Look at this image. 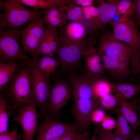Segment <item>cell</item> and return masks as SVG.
Wrapping results in <instances>:
<instances>
[{"instance_id":"obj_1","label":"cell","mask_w":140,"mask_h":140,"mask_svg":"<svg viewBox=\"0 0 140 140\" xmlns=\"http://www.w3.org/2000/svg\"><path fill=\"white\" fill-rule=\"evenodd\" d=\"M23 65L14 73L8 86L0 92L13 115L28 105L33 97L32 63L23 61Z\"/></svg>"},{"instance_id":"obj_2","label":"cell","mask_w":140,"mask_h":140,"mask_svg":"<svg viewBox=\"0 0 140 140\" xmlns=\"http://www.w3.org/2000/svg\"><path fill=\"white\" fill-rule=\"evenodd\" d=\"M59 40L56 52L57 59L63 70L71 71L80 63L88 48L94 45L96 37L90 34L87 38L79 41H72L64 35L59 34Z\"/></svg>"},{"instance_id":"obj_3","label":"cell","mask_w":140,"mask_h":140,"mask_svg":"<svg viewBox=\"0 0 140 140\" xmlns=\"http://www.w3.org/2000/svg\"><path fill=\"white\" fill-rule=\"evenodd\" d=\"M0 8L5 10L3 13L1 14V29L5 26L19 27L36 20L45 12V9L40 11L27 9L18 0H9L6 3L0 0Z\"/></svg>"},{"instance_id":"obj_4","label":"cell","mask_w":140,"mask_h":140,"mask_svg":"<svg viewBox=\"0 0 140 140\" xmlns=\"http://www.w3.org/2000/svg\"><path fill=\"white\" fill-rule=\"evenodd\" d=\"M23 30L19 27L0 31V62L8 63L16 60L22 62L31 59L21 48L20 40Z\"/></svg>"},{"instance_id":"obj_5","label":"cell","mask_w":140,"mask_h":140,"mask_svg":"<svg viewBox=\"0 0 140 140\" xmlns=\"http://www.w3.org/2000/svg\"><path fill=\"white\" fill-rule=\"evenodd\" d=\"M38 59H32V74L33 88V98L36 106L39 110V116L46 115V109L50 91V77L42 73L37 66Z\"/></svg>"},{"instance_id":"obj_6","label":"cell","mask_w":140,"mask_h":140,"mask_svg":"<svg viewBox=\"0 0 140 140\" xmlns=\"http://www.w3.org/2000/svg\"><path fill=\"white\" fill-rule=\"evenodd\" d=\"M132 17L123 15L118 23L113 24L112 34L116 39L128 45L133 52L140 48V33Z\"/></svg>"},{"instance_id":"obj_7","label":"cell","mask_w":140,"mask_h":140,"mask_svg":"<svg viewBox=\"0 0 140 140\" xmlns=\"http://www.w3.org/2000/svg\"><path fill=\"white\" fill-rule=\"evenodd\" d=\"M73 96L70 85L66 81L57 80L50 90L46 109V116L55 119L60 111Z\"/></svg>"},{"instance_id":"obj_8","label":"cell","mask_w":140,"mask_h":140,"mask_svg":"<svg viewBox=\"0 0 140 140\" xmlns=\"http://www.w3.org/2000/svg\"><path fill=\"white\" fill-rule=\"evenodd\" d=\"M97 48L111 58L129 65L133 51L126 44L116 39L113 34H104Z\"/></svg>"},{"instance_id":"obj_9","label":"cell","mask_w":140,"mask_h":140,"mask_svg":"<svg viewBox=\"0 0 140 140\" xmlns=\"http://www.w3.org/2000/svg\"><path fill=\"white\" fill-rule=\"evenodd\" d=\"M43 17L29 23L23 30L22 42L23 50L34 57L44 35L46 29Z\"/></svg>"},{"instance_id":"obj_10","label":"cell","mask_w":140,"mask_h":140,"mask_svg":"<svg viewBox=\"0 0 140 140\" xmlns=\"http://www.w3.org/2000/svg\"><path fill=\"white\" fill-rule=\"evenodd\" d=\"M33 98L29 104L18 111L14 119L20 125L24 133V140H33L38 127L39 116Z\"/></svg>"},{"instance_id":"obj_11","label":"cell","mask_w":140,"mask_h":140,"mask_svg":"<svg viewBox=\"0 0 140 140\" xmlns=\"http://www.w3.org/2000/svg\"><path fill=\"white\" fill-rule=\"evenodd\" d=\"M74 129L73 125L46 116L43 122L37 128L36 140H54Z\"/></svg>"},{"instance_id":"obj_12","label":"cell","mask_w":140,"mask_h":140,"mask_svg":"<svg viewBox=\"0 0 140 140\" xmlns=\"http://www.w3.org/2000/svg\"><path fill=\"white\" fill-rule=\"evenodd\" d=\"M68 79L72 89L73 99H99L94 88V81L95 79L90 78L85 74L80 75L72 73Z\"/></svg>"},{"instance_id":"obj_13","label":"cell","mask_w":140,"mask_h":140,"mask_svg":"<svg viewBox=\"0 0 140 140\" xmlns=\"http://www.w3.org/2000/svg\"><path fill=\"white\" fill-rule=\"evenodd\" d=\"M120 0H99V13L92 24L90 34H95L98 31L103 29L111 22L116 14L117 6Z\"/></svg>"},{"instance_id":"obj_14","label":"cell","mask_w":140,"mask_h":140,"mask_svg":"<svg viewBox=\"0 0 140 140\" xmlns=\"http://www.w3.org/2000/svg\"><path fill=\"white\" fill-rule=\"evenodd\" d=\"M94 46H91L88 48L83 57L86 65L85 74L93 80L101 78L105 71L97 49Z\"/></svg>"},{"instance_id":"obj_15","label":"cell","mask_w":140,"mask_h":140,"mask_svg":"<svg viewBox=\"0 0 140 140\" xmlns=\"http://www.w3.org/2000/svg\"><path fill=\"white\" fill-rule=\"evenodd\" d=\"M59 40L56 29L47 27L40 44L33 59H39L41 55L54 56L56 54Z\"/></svg>"},{"instance_id":"obj_16","label":"cell","mask_w":140,"mask_h":140,"mask_svg":"<svg viewBox=\"0 0 140 140\" xmlns=\"http://www.w3.org/2000/svg\"><path fill=\"white\" fill-rule=\"evenodd\" d=\"M97 49L105 71L116 78H124L129 76L130 73L129 65L110 58Z\"/></svg>"},{"instance_id":"obj_17","label":"cell","mask_w":140,"mask_h":140,"mask_svg":"<svg viewBox=\"0 0 140 140\" xmlns=\"http://www.w3.org/2000/svg\"><path fill=\"white\" fill-rule=\"evenodd\" d=\"M59 34L64 35L70 40L79 41L85 39L88 31L83 24L72 22L59 27Z\"/></svg>"},{"instance_id":"obj_18","label":"cell","mask_w":140,"mask_h":140,"mask_svg":"<svg viewBox=\"0 0 140 140\" xmlns=\"http://www.w3.org/2000/svg\"><path fill=\"white\" fill-rule=\"evenodd\" d=\"M44 14V23L48 28L56 29L62 26L67 21L65 11L59 6L45 10Z\"/></svg>"},{"instance_id":"obj_19","label":"cell","mask_w":140,"mask_h":140,"mask_svg":"<svg viewBox=\"0 0 140 140\" xmlns=\"http://www.w3.org/2000/svg\"><path fill=\"white\" fill-rule=\"evenodd\" d=\"M119 97L118 108L135 132L140 125V120L135 105L127 100Z\"/></svg>"},{"instance_id":"obj_20","label":"cell","mask_w":140,"mask_h":140,"mask_svg":"<svg viewBox=\"0 0 140 140\" xmlns=\"http://www.w3.org/2000/svg\"><path fill=\"white\" fill-rule=\"evenodd\" d=\"M16 60L8 63L0 62V91L5 88L9 85L16 71L23 65Z\"/></svg>"},{"instance_id":"obj_21","label":"cell","mask_w":140,"mask_h":140,"mask_svg":"<svg viewBox=\"0 0 140 140\" xmlns=\"http://www.w3.org/2000/svg\"><path fill=\"white\" fill-rule=\"evenodd\" d=\"M113 87L116 95L127 100L133 98L140 91V85L119 83H113Z\"/></svg>"},{"instance_id":"obj_22","label":"cell","mask_w":140,"mask_h":140,"mask_svg":"<svg viewBox=\"0 0 140 140\" xmlns=\"http://www.w3.org/2000/svg\"><path fill=\"white\" fill-rule=\"evenodd\" d=\"M37 64L41 72L50 77L60 66V63L54 56L43 55L38 60Z\"/></svg>"},{"instance_id":"obj_23","label":"cell","mask_w":140,"mask_h":140,"mask_svg":"<svg viewBox=\"0 0 140 140\" xmlns=\"http://www.w3.org/2000/svg\"><path fill=\"white\" fill-rule=\"evenodd\" d=\"M65 11L66 12V16L67 21L71 20L83 24L89 33V26L82 14L81 7L75 5L72 3L66 6Z\"/></svg>"},{"instance_id":"obj_24","label":"cell","mask_w":140,"mask_h":140,"mask_svg":"<svg viewBox=\"0 0 140 140\" xmlns=\"http://www.w3.org/2000/svg\"><path fill=\"white\" fill-rule=\"evenodd\" d=\"M117 126L115 131L123 136L127 140H131L133 135L129 123L117 108Z\"/></svg>"},{"instance_id":"obj_25","label":"cell","mask_w":140,"mask_h":140,"mask_svg":"<svg viewBox=\"0 0 140 140\" xmlns=\"http://www.w3.org/2000/svg\"><path fill=\"white\" fill-rule=\"evenodd\" d=\"M95 92L99 99L109 94L113 91V83L101 78L94 80Z\"/></svg>"},{"instance_id":"obj_26","label":"cell","mask_w":140,"mask_h":140,"mask_svg":"<svg viewBox=\"0 0 140 140\" xmlns=\"http://www.w3.org/2000/svg\"><path fill=\"white\" fill-rule=\"evenodd\" d=\"M8 104L0 94V134L8 132L9 118L12 112L9 110L7 111Z\"/></svg>"},{"instance_id":"obj_27","label":"cell","mask_w":140,"mask_h":140,"mask_svg":"<svg viewBox=\"0 0 140 140\" xmlns=\"http://www.w3.org/2000/svg\"><path fill=\"white\" fill-rule=\"evenodd\" d=\"M82 14L89 27V33L92 25L97 17L99 13L98 7L93 5L88 6L81 7Z\"/></svg>"},{"instance_id":"obj_28","label":"cell","mask_w":140,"mask_h":140,"mask_svg":"<svg viewBox=\"0 0 140 140\" xmlns=\"http://www.w3.org/2000/svg\"><path fill=\"white\" fill-rule=\"evenodd\" d=\"M24 5L38 9H47L59 6L51 2L49 0H18Z\"/></svg>"},{"instance_id":"obj_29","label":"cell","mask_w":140,"mask_h":140,"mask_svg":"<svg viewBox=\"0 0 140 140\" xmlns=\"http://www.w3.org/2000/svg\"><path fill=\"white\" fill-rule=\"evenodd\" d=\"M119 101V97L116 95L110 94L99 99V106L106 110H110L118 105Z\"/></svg>"},{"instance_id":"obj_30","label":"cell","mask_w":140,"mask_h":140,"mask_svg":"<svg viewBox=\"0 0 140 140\" xmlns=\"http://www.w3.org/2000/svg\"><path fill=\"white\" fill-rule=\"evenodd\" d=\"M132 77L140 73V48L132 52L130 62Z\"/></svg>"},{"instance_id":"obj_31","label":"cell","mask_w":140,"mask_h":140,"mask_svg":"<svg viewBox=\"0 0 140 140\" xmlns=\"http://www.w3.org/2000/svg\"><path fill=\"white\" fill-rule=\"evenodd\" d=\"M134 2L130 0H120L117 6L116 14H124L129 9Z\"/></svg>"},{"instance_id":"obj_32","label":"cell","mask_w":140,"mask_h":140,"mask_svg":"<svg viewBox=\"0 0 140 140\" xmlns=\"http://www.w3.org/2000/svg\"><path fill=\"white\" fill-rule=\"evenodd\" d=\"M101 123V127L107 131H111L117 126V121L108 115H106Z\"/></svg>"},{"instance_id":"obj_33","label":"cell","mask_w":140,"mask_h":140,"mask_svg":"<svg viewBox=\"0 0 140 140\" xmlns=\"http://www.w3.org/2000/svg\"><path fill=\"white\" fill-rule=\"evenodd\" d=\"M0 140H21V136L14 129L9 132L0 134Z\"/></svg>"},{"instance_id":"obj_34","label":"cell","mask_w":140,"mask_h":140,"mask_svg":"<svg viewBox=\"0 0 140 140\" xmlns=\"http://www.w3.org/2000/svg\"><path fill=\"white\" fill-rule=\"evenodd\" d=\"M98 131L96 140H112L113 133L107 131L101 127H98Z\"/></svg>"},{"instance_id":"obj_35","label":"cell","mask_w":140,"mask_h":140,"mask_svg":"<svg viewBox=\"0 0 140 140\" xmlns=\"http://www.w3.org/2000/svg\"><path fill=\"white\" fill-rule=\"evenodd\" d=\"M79 134L76 130L74 129L62 135L54 140H75Z\"/></svg>"},{"instance_id":"obj_36","label":"cell","mask_w":140,"mask_h":140,"mask_svg":"<svg viewBox=\"0 0 140 140\" xmlns=\"http://www.w3.org/2000/svg\"><path fill=\"white\" fill-rule=\"evenodd\" d=\"M106 115L103 110L97 108L93 114L92 121H94L96 122H101Z\"/></svg>"},{"instance_id":"obj_37","label":"cell","mask_w":140,"mask_h":140,"mask_svg":"<svg viewBox=\"0 0 140 140\" xmlns=\"http://www.w3.org/2000/svg\"><path fill=\"white\" fill-rule=\"evenodd\" d=\"M72 3L75 5H81L82 7H85L93 5V0H73Z\"/></svg>"},{"instance_id":"obj_38","label":"cell","mask_w":140,"mask_h":140,"mask_svg":"<svg viewBox=\"0 0 140 140\" xmlns=\"http://www.w3.org/2000/svg\"><path fill=\"white\" fill-rule=\"evenodd\" d=\"M136 9L134 14L137 19L136 22L140 31V0H135Z\"/></svg>"},{"instance_id":"obj_39","label":"cell","mask_w":140,"mask_h":140,"mask_svg":"<svg viewBox=\"0 0 140 140\" xmlns=\"http://www.w3.org/2000/svg\"><path fill=\"white\" fill-rule=\"evenodd\" d=\"M90 134L88 131H85L79 134L75 140H90Z\"/></svg>"},{"instance_id":"obj_40","label":"cell","mask_w":140,"mask_h":140,"mask_svg":"<svg viewBox=\"0 0 140 140\" xmlns=\"http://www.w3.org/2000/svg\"><path fill=\"white\" fill-rule=\"evenodd\" d=\"M112 140H127L123 136L117 132L115 131L113 133L112 137Z\"/></svg>"},{"instance_id":"obj_41","label":"cell","mask_w":140,"mask_h":140,"mask_svg":"<svg viewBox=\"0 0 140 140\" xmlns=\"http://www.w3.org/2000/svg\"><path fill=\"white\" fill-rule=\"evenodd\" d=\"M98 131V127H96L95 128L94 134L90 140H96Z\"/></svg>"},{"instance_id":"obj_42","label":"cell","mask_w":140,"mask_h":140,"mask_svg":"<svg viewBox=\"0 0 140 140\" xmlns=\"http://www.w3.org/2000/svg\"><path fill=\"white\" fill-rule=\"evenodd\" d=\"M131 140H140V134L134 133Z\"/></svg>"},{"instance_id":"obj_43","label":"cell","mask_w":140,"mask_h":140,"mask_svg":"<svg viewBox=\"0 0 140 140\" xmlns=\"http://www.w3.org/2000/svg\"><path fill=\"white\" fill-rule=\"evenodd\" d=\"M138 113H139V117L140 120V107H139V109H138Z\"/></svg>"},{"instance_id":"obj_44","label":"cell","mask_w":140,"mask_h":140,"mask_svg":"<svg viewBox=\"0 0 140 140\" xmlns=\"http://www.w3.org/2000/svg\"><path fill=\"white\" fill-rule=\"evenodd\" d=\"M139 107H140V105H139Z\"/></svg>"}]
</instances>
